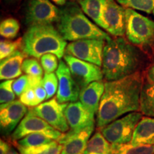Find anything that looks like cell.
<instances>
[{
  "instance_id": "obj_1",
  "label": "cell",
  "mask_w": 154,
  "mask_h": 154,
  "mask_svg": "<svg viewBox=\"0 0 154 154\" xmlns=\"http://www.w3.org/2000/svg\"><path fill=\"white\" fill-rule=\"evenodd\" d=\"M143 83L140 72L104 82V92L96 113V126L101 129L125 114L139 111Z\"/></svg>"
},
{
  "instance_id": "obj_2",
  "label": "cell",
  "mask_w": 154,
  "mask_h": 154,
  "mask_svg": "<svg viewBox=\"0 0 154 154\" xmlns=\"http://www.w3.org/2000/svg\"><path fill=\"white\" fill-rule=\"evenodd\" d=\"M144 57L137 47L123 37L106 40L102 72L106 82L119 80L140 72Z\"/></svg>"
},
{
  "instance_id": "obj_3",
  "label": "cell",
  "mask_w": 154,
  "mask_h": 154,
  "mask_svg": "<svg viewBox=\"0 0 154 154\" xmlns=\"http://www.w3.org/2000/svg\"><path fill=\"white\" fill-rule=\"evenodd\" d=\"M57 29L66 41L88 38L107 40L110 38L108 34L91 22L74 2H69L60 9Z\"/></svg>"
},
{
  "instance_id": "obj_4",
  "label": "cell",
  "mask_w": 154,
  "mask_h": 154,
  "mask_svg": "<svg viewBox=\"0 0 154 154\" xmlns=\"http://www.w3.org/2000/svg\"><path fill=\"white\" fill-rule=\"evenodd\" d=\"M67 44L52 24L29 26L22 37V51L27 56L39 59L46 54H53L58 59L63 57Z\"/></svg>"
},
{
  "instance_id": "obj_5",
  "label": "cell",
  "mask_w": 154,
  "mask_h": 154,
  "mask_svg": "<svg viewBox=\"0 0 154 154\" xmlns=\"http://www.w3.org/2000/svg\"><path fill=\"white\" fill-rule=\"evenodd\" d=\"M126 35L133 44L154 49V22L129 8L126 9Z\"/></svg>"
},
{
  "instance_id": "obj_6",
  "label": "cell",
  "mask_w": 154,
  "mask_h": 154,
  "mask_svg": "<svg viewBox=\"0 0 154 154\" xmlns=\"http://www.w3.org/2000/svg\"><path fill=\"white\" fill-rule=\"evenodd\" d=\"M135 111L120 118L101 128L100 131L109 143L113 145H124L131 143L136 126L143 116Z\"/></svg>"
},
{
  "instance_id": "obj_7",
  "label": "cell",
  "mask_w": 154,
  "mask_h": 154,
  "mask_svg": "<svg viewBox=\"0 0 154 154\" xmlns=\"http://www.w3.org/2000/svg\"><path fill=\"white\" fill-rule=\"evenodd\" d=\"M60 18L59 9L49 0H27L24 9V23L28 26L52 24Z\"/></svg>"
},
{
  "instance_id": "obj_8",
  "label": "cell",
  "mask_w": 154,
  "mask_h": 154,
  "mask_svg": "<svg viewBox=\"0 0 154 154\" xmlns=\"http://www.w3.org/2000/svg\"><path fill=\"white\" fill-rule=\"evenodd\" d=\"M65 116L69 126V131L63 134L62 137L57 140L59 144H63L69 138L87 127L94 126L95 123V114L86 109L80 101L69 103L65 110Z\"/></svg>"
},
{
  "instance_id": "obj_9",
  "label": "cell",
  "mask_w": 154,
  "mask_h": 154,
  "mask_svg": "<svg viewBox=\"0 0 154 154\" xmlns=\"http://www.w3.org/2000/svg\"><path fill=\"white\" fill-rule=\"evenodd\" d=\"M105 44V40L101 39L88 38L77 40L67 44L66 54L101 66Z\"/></svg>"
},
{
  "instance_id": "obj_10",
  "label": "cell",
  "mask_w": 154,
  "mask_h": 154,
  "mask_svg": "<svg viewBox=\"0 0 154 154\" xmlns=\"http://www.w3.org/2000/svg\"><path fill=\"white\" fill-rule=\"evenodd\" d=\"M67 105V103H59L57 98H52L30 109L34 114L42 118L54 128L65 134L69 131L65 116Z\"/></svg>"
},
{
  "instance_id": "obj_11",
  "label": "cell",
  "mask_w": 154,
  "mask_h": 154,
  "mask_svg": "<svg viewBox=\"0 0 154 154\" xmlns=\"http://www.w3.org/2000/svg\"><path fill=\"white\" fill-rule=\"evenodd\" d=\"M63 60L68 65L74 80L81 89L92 82L103 80V74L101 66L66 54L63 56Z\"/></svg>"
},
{
  "instance_id": "obj_12",
  "label": "cell",
  "mask_w": 154,
  "mask_h": 154,
  "mask_svg": "<svg viewBox=\"0 0 154 154\" xmlns=\"http://www.w3.org/2000/svg\"><path fill=\"white\" fill-rule=\"evenodd\" d=\"M103 29L114 37H122L126 34V9L116 0H105L102 11Z\"/></svg>"
},
{
  "instance_id": "obj_13",
  "label": "cell",
  "mask_w": 154,
  "mask_h": 154,
  "mask_svg": "<svg viewBox=\"0 0 154 154\" xmlns=\"http://www.w3.org/2000/svg\"><path fill=\"white\" fill-rule=\"evenodd\" d=\"M37 132L47 133L52 135L54 136L57 141L63 135V133L54 128L47 122L34 114L29 109L11 134V139L15 142L29 134Z\"/></svg>"
},
{
  "instance_id": "obj_14",
  "label": "cell",
  "mask_w": 154,
  "mask_h": 154,
  "mask_svg": "<svg viewBox=\"0 0 154 154\" xmlns=\"http://www.w3.org/2000/svg\"><path fill=\"white\" fill-rule=\"evenodd\" d=\"M56 74L59 79L56 96L58 101L61 103L77 101L79 99L81 88L74 80L68 65L63 60H60Z\"/></svg>"
},
{
  "instance_id": "obj_15",
  "label": "cell",
  "mask_w": 154,
  "mask_h": 154,
  "mask_svg": "<svg viewBox=\"0 0 154 154\" xmlns=\"http://www.w3.org/2000/svg\"><path fill=\"white\" fill-rule=\"evenodd\" d=\"M28 111L27 106L23 104L19 100L1 104L0 126L2 132L8 134L16 129Z\"/></svg>"
},
{
  "instance_id": "obj_16",
  "label": "cell",
  "mask_w": 154,
  "mask_h": 154,
  "mask_svg": "<svg viewBox=\"0 0 154 154\" xmlns=\"http://www.w3.org/2000/svg\"><path fill=\"white\" fill-rule=\"evenodd\" d=\"M104 88V82L97 81L91 83L81 89L79 101L94 114H96L99 110Z\"/></svg>"
},
{
  "instance_id": "obj_17",
  "label": "cell",
  "mask_w": 154,
  "mask_h": 154,
  "mask_svg": "<svg viewBox=\"0 0 154 154\" xmlns=\"http://www.w3.org/2000/svg\"><path fill=\"white\" fill-rule=\"evenodd\" d=\"M26 56L22 51L17 50L9 57L1 60L0 79L11 80L21 76L22 74V65Z\"/></svg>"
},
{
  "instance_id": "obj_18",
  "label": "cell",
  "mask_w": 154,
  "mask_h": 154,
  "mask_svg": "<svg viewBox=\"0 0 154 154\" xmlns=\"http://www.w3.org/2000/svg\"><path fill=\"white\" fill-rule=\"evenodd\" d=\"M129 144L133 146L154 145V118L142 117L135 128Z\"/></svg>"
},
{
  "instance_id": "obj_19",
  "label": "cell",
  "mask_w": 154,
  "mask_h": 154,
  "mask_svg": "<svg viewBox=\"0 0 154 154\" xmlns=\"http://www.w3.org/2000/svg\"><path fill=\"white\" fill-rule=\"evenodd\" d=\"M94 130V126L84 129L63 143L60 154H83Z\"/></svg>"
},
{
  "instance_id": "obj_20",
  "label": "cell",
  "mask_w": 154,
  "mask_h": 154,
  "mask_svg": "<svg viewBox=\"0 0 154 154\" xmlns=\"http://www.w3.org/2000/svg\"><path fill=\"white\" fill-rule=\"evenodd\" d=\"M139 111L146 116L154 118V84L144 81L140 96Z\"/></svg>"
},
{
  "instance_id": "obj_21",
  "label": "cell",
  "mask_w": 154,
  "mask_h": 154,
  "mask_svg": "<svg viewBox=\"0 0 154 154\" xmlns=\"http://www.w3.org/2000/svg\"><path fill=\"white\" fill-rule=\"evenodd\" d=\"M83 154H112V145L97 131L88 140Z\"/></svg>"
},
{
  "instance_id": "obj_22",
  "label": "cell",
  "mask_w": 154,
  "mask_h": 154,
  "mask_svg": "<svg viewBox=\"0 0 154 154\" xmlns=\"http://www.w3.org/2000/svg\"><path fill=\"white\" fill-rule=\"evenodd\" d=\"M80 7L85 14L98 26L103 27L102 11L105 0H77Z\"/></svg>"
},
{
  "instance_id": "obj_23",
  "label": "cell",
  "mask_w": 154,
  "mask_h": 154,
  "mask_svg": "<svg viewBox=\"0 0 154 154\" xmlns=\"http://www.w3.org/2000/svg\"><path fill=\"white\" fill-rule=\"evenodd\" d=\"M56 140L54 136L47 133L37 132L30 134L15 141L17 148H29L45 145Z\"/></svg>"
},
{
  "instance_id": "obj_24",
  "label": "cell",
  "mask_w": 154,
  "mask_h": 154,
  "mask_svg": "<svg viewBox=\"0 0 154 154\" xmlns=\"http://www.w3.org/2000/svg\"><path fill=\"white\" fill-rule=\"evenodd\" d=\"M20 154H60L63 149L62 144L57 140L51 143L29 148H17Z\"/></svg>"
},
{
  "instance_id": "obj_25",
  "label": "cell",
  "mask_w": 154,
  "mask_h": 154,
  "mask_svg": "<svg viewBox=\"0 0 154 154\" xmlns=\"http://www.w3.org/2000/svg\"><path fill=\"white\" fill-rule=\"evenodd\" d=\"M112 145V154H154V145Z\"/></svg>"
},
{
  "instance_id": "obj_26",
  "label": "cell",
  "mask_w": 154,
  "mask_h": 154,
  "mask_svg": "<svg viewBox=\"0 0 154 154\" xmlns=\"http://www.w3.org/2000/svg\"><path fill=\"white\" fill-rule=\"evenodd\" d=\"M124 7L150 13L154 10V0H116Z\"/></svg>"
},
{
  "instance_id": "obj_27",
  "label": "cell",
  "mask_w": 154,
  "mask_h": 154,
  "mask_svg": "<svg viewBox=\"0 0 154 154\" xmlns=\"http://www.w3.org/2000/svg\"><path fill=\"white\" fill-rule=\"evenodd\" d=\"M19 29H20L19 23L17 19L14 18L6 19L0 24L1 36L7 39H11L16 37Z\"/></svg>"
},
{
  "instance_id": "obj_28",
  "label": "cell",
  "mask_w": 154,
  "mask_h": 154,
  "mask_svg": "<svg viewBox=\"0 0 154 154\" xmlns=\"http://www.w3.org/2000/svg\"><path fill=\"white\" fill-rule=\"evenodd\" d=\"M42 84L47 91V100L51 99L57 93L59 88V79L57 74L54 73H44Z\"/></svg>"
},
{
  "instance_id": "obj_29",
  "label": "cell",
  "mask_w": 154,
  "mask_h": 154,
  "mask_svg": "<svg viewBox=\"0 0 154 154\" xmlns=\"http://www.w3.org/2000/svg\"><path fill=\"white\" fill-rule=\"evenodd\" d=\"M22 38H17L16 41L3 40L0 44V59L1 60L9 57L22 47Z\"/></svg>"
},
{
  "instance_id": "obj_30",
  "label": "cell",
  "mask_w": 154,
  "mask_h": 154,
  "mask_svg": "<svg viewBox=\"0 0 154 154\" xmlns=\"http://www.w3.org/2000/svg\"><path fill=\"white\" fill-rule=\"evenodd\" d=\"M22 72L26 75L34 76H42L43 68L36 59H26L22 65Z\"/></svg>"
},
{
  "instance_id": "obj_31",
  "label": "cell",
  "mask_w": 154,
  "mask_h": 154,
  "mask_svg": "<svg viewBox=\"0 0 154 154\" xmlns=\"http://www.w3.org/2000/svg\"><path fill=\"white\" fill-rule=\"evenodd\" d=\"M14 80H5L0 84V103L1 104L11 102L15 100V94L12 84Z\"/></svg>"
},
{
  "instance_id": "obj_32",
  "label": "cell",
  "mask_w": 154,
  "mask_h": 154,
  "mask_svg": "<svg viewBox=\"0 0 154 154\" xmlns=\"http://www.w3.org/2000/svg\"><path fill=\"white\" fill-rule=\"evenodd\" d=\"M40 62L45 73H54L59 67L58 57L53 54H46L40 58Z\"/></svg>"
},
{
  "instance_id": "obj_33",
  "label": "cell",
  "mask_w": 154,
  "mask_h": 154,
  "mask_svg": "<svg viewBox=\"0 0 154 154\" xmlns=\"http://www.w3.org/2000/svg\"><path fill=\"white\" fill-rule=\"evenodd\" d=\"M19 101L27 107L34 108L40 104L33 88H28L19 96Z\"/></svg>"
},
{
  "instance_id": "obj_34",
  "label": "cell",
  "mask_w": 154,
  "mask_h": 154,
  "mask_svg": "<svg viewBox=\"0 0 154 154\" xmlns=\"http://www.w3.org/2000/svg\"><path fill=\"white\" fill-rule=\"evenodd\" d=\"M13 90L17 96H20L21 94L29 88V79L28 75H22L14 81L12 84Z\"/></svg>"
},
{
  "instance_id": "obj_35",
  "label": "cell",
  "mask_w": 154,
  "mask_h": 154,
  "mask_svg": "<svg viewBox=\"0 0 154 154\" xmlns=\"http://www.w3.org/2000/svg\"><path fill=\"white\" fill-rule=\"evenodd\" d=\"M34 89V91H35L36 97H37L38 101L40 102V103H42L44 100L47 99V91H46L43 84H39L38 86H36Z\"/></svg>"
},
{
  "instance_id": "obj_36",
  "label": "cell",
  "mask_w": 154,
  "mask_h": 154,
  "mask_svg": "<svg viewBox=\"0 0 154 154\" xmlns=\"http://www.w3.org/2000/svg\"><path fill=\"white\" fill-rule=\"evenodd\" d=\"M10 146L7 142L1 139L0 140V154H6L9 151Z\"/></svg>"
},
{
  "instance_id": "obj_37",
  "label": "cell",
  "mask_w": 154,
  "mask_h": 154,
  "mask_svg": "<svg viewBox=\"0 0 154 154\" xmlns=\"http://www.w3.org/2000/svg\"><path fill=\"white\" fill-rule=\"evenodd\" d=\"M146 79L150 82L154 84V63L149 67L147 71V74H146Z\"/></svg>"
},
{
  "instance_id": "obj_38",
  "label": "cell",
  "mask_w": 154,
  "mask_h": 154,
  "mask_svg": "<svg viewBox=\"0 0 154 154\" xmlns=\"http://www.w3.org/2000/svg\"><path fill=\"white\" fill-rule=\"evenodd\" d=\"M6 4L10 6L18 5L22 2V0H5Z\"/></svg>"
},
{
  "instance_id": "obj_39",
  "label": "cell",
  "mask_w": 154,
  "mask_h": 154,
  "mask_svg": "<svg viewBox=\"0 0 154 154\" xmlns=\"http://www.w3.org/2000/svg\"><path fill=\"white\" fill-rule=\"evenodd\" d=\"M52 1L57 5L64 6L65 4H66V0H52Z\"/></svg>"
},
{
  "instance_id": "obj_40",
  "label": "cell",
  "mask_w": 154,
  "mask_h": 154,
  "mask_svg": "<svg viewBox=\"0 0 154 154\" xmlns=\"http://www.w3.org/2000/svg\"><path fill=\"white\" fill-rule=\"evenodd\" d=\"M6 154H20V153H18L16 150H14V149H12V148H9V151H7V153Z\"/></svg>"
},
{
  "instance_id": "obj_41",
  "label": "cell",
  "mask_w": 154,
  "mask_h": 154,
  "mask_svg": "<svg viewBox=\"0 0 154 154\" xmlns=\"http://www.w3.org/2000/svg\"><path fill=\"white\" fill-rule=\"evenodd\" d=\"M153 14H154V10H153Z\"/></svg>"
},
{
  "instance_id": "obj_42",
  "label": "cell",
  "mask_w": 154,
  "mask_h": 154,
  "mask_svg": "<svg viewBox=\"0 0 154 154\" xmlns=\"http://www.w3.org/2000/svg\"><path fill=\"white\" fill-rule=\"evenodd\" d=\"M71 1H74V0H71Z\"/></svg>"
}]
</instances>
